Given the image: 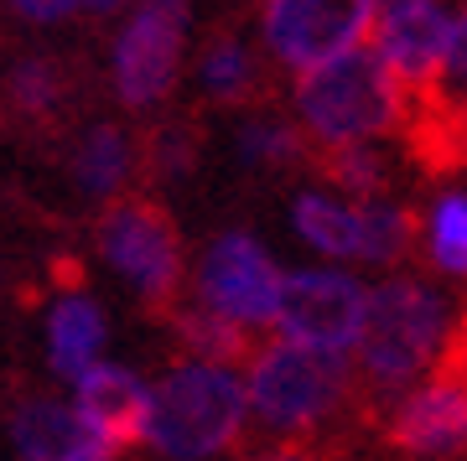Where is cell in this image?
<instances>
[{"instance_id":"cell-8","label":"cell","mask_w":467,"mask_h":461,"mask_svg":"<svg viewBox=\"0 0 467 461\" xmlns=\"http://www.w3.org/2000/svg\"><path fill=\"white\" fill-rule=\"evenodd\" d=\"M384 441L405 456H467V343L457 337L447 358L395 405H384Z\"/></svg>"},{"instance_id":"cell-3","label":"cell","mask_w":467,"mask_h":461,"mask_svg":"<svg viewBox=\"0 0 467 461\" xmlns=\"http://www.w3.org/2000/svg\"><path fill=\"white\" fill-rule=\"evenodd\" d=\"M291 115L306 130L312 150H343L364 140H389L416 119V94L400 83V73L379 57L374 42L353 52H337L327 63L296 73Z\"/></svg>"},{"instance_id":"cell-2","label":"cell","mask_w":467,"mask_h":461,"mask_svg":"<svg viewBox=\"0 0 467 461\" xmlns=\"http://www.w3.org/2000/svg\"><path fill=\"white\" fill-rule=\"evenodd\" d=\"M250 435L270 446H306L358 399V368L348 353L296 343L275 332L244 358Z\"/></svg>"},{"instance_id":"cell-13","label":"cell","mask_w":467,"mask_h":461,"mask_svg":"<svg viewBox=\"0 0 467 461\" xmlns=\"http://www.w3.org/2000/svg\"><path fill=\"white\" fill-rule=\"evenodd\" d=\"M291 233L312 249L317 260H364V198H353L333 181L301 187L291 198Z\"/></svg>"},{"instance_id":"cell-24","label":"cell","mask_w":467,"mask_h":461,"mask_svg":"<svg viewBox=\"0 0 467 461\" xmlns=\"http://www.w3.org/2000/svg\"><path fill=\"white\" fill-rule=\"evenodd\" d=\"M16 94L26 104H47L52 94H57V78H52V67L32 63V67H21V78H16Z\"/></svg>"},{"instance_id":"cell-18","label":"cell","mask_w":467,"mask_h":461,"mask_svg":"<svg viewBox=\"0 0 467 461\" xmlns=\"http://www.w3.org/2000/svg\"><path fill=\"white\" fill-rule=\"evenodd\" d=\"M234 146H239V161L254 166V171H285V166H296L306 156V130L296 125V115H250L234 135Z\"/></svg>"},{"instance_id":"cell-9","label":"cell","mask_w":467,"mask_h":461,"mask_svg":"<svg viewBox=\"0 0 467 461\" xmlns=\"http://www.w3.org/2000/svg\"><path fill=\"white\" fill-rule=\"evenodd\" d=\"M99 254L146 306H171L182 291V244L156 202H115L99 223Z\"/></svg>"},{"instance_id":"cell-1","label":"cell","mask_w":467,"mask_h":461,"mask_svg":"<svg viewBox=\"0 0 467 461\" xmlns=\"http://www.w3.org/2000/svg\"><path fill=\"white\" fill-rule=\"evenodd\" d=\"M457 322H462L457 301L441 285H431L426 275H410V270H384L368 285L364 337L353 347L358 394L374 410L395 405L410 384H420L457 347V337H462Z\"/></svg>"},{"instance_id":"cell-7","label":"cell","mask_w":467,"mask_h":461,"mask_svg":"<svg viewBox=\"0 0 467 461\" xmlns=\"http://www.w3.org/2000/svg\"><path fill=\"white\" fill-rule=\"evenodd\" d=\"M379 0H260V47L291 78L374 36Z\"/></svg>"},{"instance_id":"cell-11","label":"cell","mask_w":467,"mask_h":461,"mask_svg":"<svg viewBox=\"0 0 467 461\" xmlns=\"http://www.w3.org/2000/svg\"><path fill=\"white\" fill-rule=\"evenodd\" d=\"M451 21H457L451 0H379V11H374V36L368 42L400 73V83L416 94V104L431 99L436 83H441Z\"/></svg>"},{"instance_id":"cell-14","label":"cell","mask_w":467,"mask_h":461,"mask_svg":"<svg viewBox=\"0 0 467 461\" xmlns=\"http://www.w3.org/2000/svg\"><path fill=\"white\" fill-rule=\"evenodd\" d=\"M11 441H16L21 456H32V461H104V456H115V446L88 425L84 410L78 405H57V399L26 405L16 415V425H11Z\"/></svg>"},{"instance_id":"cell-6","label":"cell","mask_w":467,"mask_h":461,"mask_svg":"<svg viewBox=\"0 0 467 461\" xmlns=\"http://www.w3.org/2000/svg\"><path fill=\"white\" fill-rule=\"evenodd\" d=\"M364 316H368V281L353 264L317 260L301 264V270H285L275 332L353 358V347L364 337Z\"/></svg>"},{"instance_id":"cell-22","label":"cell","mask_w":467,"mask_h":461,"mask_svg":"<svg viewBox=\"0 0 467 461\" xmlns=\"http://www.w3.org/2000/svg\"><path fill=\"white\" fill-rule=\"evenodd\" d=\"M150 161H156L161 177L187 171V161H192V135H187V130H161V135H156V146H150Z\"/></svg>"},{"instance_id":"cell-5","label":"cell","mask_w":467,"mask_h":461,"mask_svg":"<svg viewBox=\"0 0 467 461\" xmlns=\"http://www.w3.org/2000/svg\"><path fill=\"white\" fill-rule=\"evenodd\" d=\"M281 285H285V270L244 229H229L218 239H208L198 264H192V306L213 312L218 322L250 332V337L254 332H275Z\"/></svg>"},{"instance_id":"cell-15","label":"cell","mask_w":467,"mask_h":461,"mask_svg":"<svg viewBox=\"0 0 467 461\" xmlns=\"http://www.w3.org/2000/svg\"><path fill=\"white\" fill-rule=\"evenodd\" d=\"M104 358V312L88 296H63L47 316V363L52 374L78 384Z\"/></svg>"},{"instance_id":"cell-16","label":"cell","mask_w":467,"mask_h":461,"mask_svg":"<svg viewBox=\"0 0 467 461\" xmlns=\"http://www.w3.org/2000/svg\"><path fill=\"white\" fill-rule=\"evenodd\" d=\"M420 254L441 281L467 285V187H441L420 218Z\"/></svg>"},{"instance_id":"cell-20","label":"cell","mask_w":467,"mask_h":461,"mask_svg":"<svg viewBox=\"0 0 467 461\" xmlns=\"http://www.w3.org/2000/svg\"><path fill=\"white\" fill-rule=\"evenodd\" d=\"M384 140H364V146H343L322 156V171L333 187L353 192V198H374V192H389V156H384Z\"/></svg>"},{"instance_id":"cell-21","label":"cell","mask_w":467,"mask_h":461,"mask_svg":"<svg viewBox=\"0 0 467 461\" xmlns=\"http://www.w3.org/2000/svg\"><path fill=\"white\" fill-rule=\"evenodd\" d=\"M416 109L467 115V0L457 5V21H451V47H447V67H441V83H436L431 99H420Z\"/></svg>"},{"instance_id":"cell-19","label":"cell","mask_w":467,"mask_h":461,"mask_svg":"<svg viewBox=\"0 0 467 461\" xmlns=\"http://www.w3.org/2000/svg\"><path fill=\"white\" fill-rule=\"evenodd\" d=\"M198 83L202 94L213 104H250L254 88H260V63H254L250 42H239V36H218L213 47L202 52L198 63Z\"/></svg>"},{"instance_id":"cell-4","label":"cell","mask_w":467,"mask_h":461,"mask_svg":"<svg viewBox=\"0 0 467 461\" xmlns=\"http://www.w3.org/2000/svg\"><path fill=\"white\" fill-rule=\"evenodd\" d=\"M250 441V389L229 358L187 353L150 384L146 446L171 461L223 456Z\"/></svg>"},{"instance_id":"cell-17","label":"cell","mask_w":467,"mask_h":461,"mask_svg":"<svg viewBox=\"0 0 467 461\" xmlns=\"http://www.w3.org/2000/svg\"><path fill=\"white\" fill-rule=\"evenodd\" d=\"M130 171H135V146L125 130L99 125V130L84 135L78 161H73V177H78V187H84L88 198H119Z\"/></svg>"},{"instance_id":"cell-23","label":"cell","mask_w":467,"mask_h":461,"mask_svg":"<svg viewBox=\"0 0 467 461\" xmlns=\"http://www.w3.org/2000/svg\"><path fill=\"white\" fill-rule=\"evenodd\" d=\"M11 5L32 21H63V16H73V11H109L119 0H11Z\"/></svg>"},{"instance_id":"cell-12","label":"cell","mask_w":467,"mask_h":461,"mask_svg":"<svg viewBox=\"0 0 467 461\" xmlns=\"http://www.w3.org/2000/svg\"><path fill=\"white\" fill-rule=\"evenodd\" d=\"M78 394L73 405L84 410V420L99 430L104 441L125 451V446H146V415H150V384H140L130 368L119 363H94L84 379L73 384Z\"/></svg>"},{"instance_id":"cell-10","label":"cell","mask_w":467,"mask_h":461,"mask_svg":"<svg viewBox=\"0 0 467 461\" xmlns=\"http://www.w3.org/2000/svg\"><path fill=\"white\" fill-rule=\"evenodd\" d=\"M187 26H192L187 0H140L135 5L130 21L115 36V57H109L119 104L150 109V104L167 99L171 83H177V67H182Z\"/></svg>"}]
</instances>
